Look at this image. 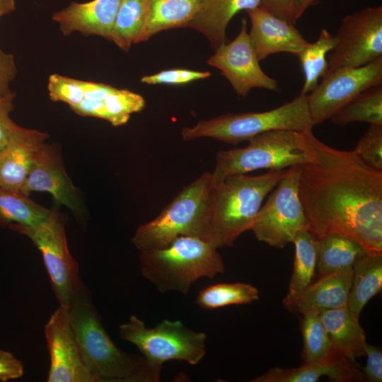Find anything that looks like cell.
<instances>
[{"label": "cell", "mask_w": 382, "mask_h": 382, "mask_svg": "<svg viewBox=\"0 0 382 382\" xmlns=\"http://www.w3.org/2000/svg\"><path fill=\"white\" fill-rule=\"evenodd\" d=\"M313 159L299 166V193L309 230L316 238L337 233L382 254V171L354 151L334 149L312 129L302 132Z\"/></svg>", "instance_id": "cell-1"}, {"label": "cell", "mask_w": 382, "mask_h": 382, "mask_svg": "<svg viewBox=\"0 0 382 382\" xmlns=\"http://www.w3.org/2000/svg\"><path fill=\"white\" fill-rule=\"evenodd\" d=\"M83 365L95 382H157L161 370L112 342L82 281L66 309Z\"/></svg>", "instance_id": "cell-2"}, {"label": "cell", "mask_w": 382, "mask_h": 382, "mask_svg": "<svg viewBox=\"0 0 382 382\" xmlns=\"http://www.w3.org/2000/svg\"><path fill=\"white\" fill-rule=\"evenodd\" d=\"M286 171L234 174L212 185L206 241L216 249L232 246L243 233L251 229L265 197Z\"/></svg>", "instance_id": "cell-3"}, {"label": "cell", "mask_w": 382, "mask_h": 382, "mask_svg": "<svg viewBox=\"0 0 382 382\" xmlns=\"http://www.w3.org/2000/svg\"><path fill=\"white\" fill-rule=\"evenodd\" d=\"M139 259L142 276L162 293L186 295L199 279H212L225 272L217 249L193 236H178L164 248L141 252Z\"/></svg>", "instance_id": "cell-4"}, {"label": "cell", "mask_w": 382, "mask_h": 382, "mask_svg": "<svg viewBox=\"0 0 382 382\" xmlns=\"http://www.w3.org/2000/svg\"><path fill=\"white\" fill-rule=\"evenodd\" d=\"M212 187L211 173L205 172L184 187L158 216L140 225L132 244L144 252L164 248L181 236L206 241Z\"/></svg>", "instance_id": "cell-5"}, {"label": "cell", "mask_w": 382, "mask_h": 382, "mask_svg": "<svg viewBox=\"0 0 382 382\" xmlns=\"http://www.w3.org/2000/svg\"><path fill=\"white\" fill-rule=\"evenodd\" d=\"M313 127L308 105V95L299 94L291 101L263 112L227 113L202 120L192 127H185L184 141L209 137L237 144L272 130L303 132Z\"/></svg>", "instance_id": "cell-6"}, {"label": "cell", "mask_w": 382, "mask_h": 382, "mask_svg": "<svg viewBox=\"0 0 382 382\" xmlns=\"http://www.w3.org/2000/svg\"><path fill=\"white\" fill-rule=\"evenodd\" d=\"M243 148L221 150L212 175L214 185L227 176L260 169L282 170L313 159L302 132L272 130L257 134Z\"/></svg>", "instance_id": "cell-7"}, {"label": "cell", "mask_w": 382, "mask_h": 382, "mask_svg": "<svg viewBox=\"0 0 382 382\" xmlns=\"http://www.w3.org/2000/svg\"><path fill=\"white\" fill-rule=\"evenodd\" d=\"M119 330L123 340L134 345L147 363L159 370L170 360L196 365L206 354L207 335L192 330L180 320L165 319L155 327L148 328L132 315Z\"/></svg>", "instance_id": "cell-8"}, {"label": "cell", "mask_w": 382, "mask_h": 382, "mask_svg": "<svg viewBox=\"0 0 382 382\" xmlns=\"http://www.w3.org/2000/svg\"><path fill=\"white\" fill-rule=\"evenodd\" d=\"M8 226L28 237L40 250L59 306L67 309L81 279L77 262L68 248L64 216L52 209L38 224H11Z\"/></svg>", "instance_id": "cell-9"}, {"label": "cell", "mask_w": 382, "mask_h": 382, "mask_svg": "<svg viewBox=\"0 0 382 382\" xmlns=\"http://www.w3.org/2000/svg\"><path fill=\"white\" fill-rule=\"evenodd\" d=\"M299 166L289 168L261 206L250 229L258 241L283 248L293 242L299 231L308 229L299 197Z\"/></svg>", "instance_id": "cell-10"}, {"label": "cell", "mask_w": 382, "mask_h": 382, "mask_svg": "<svg viewBox=\"0 0 382 382\" xmlns=\"http://www.w3.org/2000/svg\"><path fill=\"white\" fill-rule=\"evenodd\" d=\"M327 56L328 71L359 67L382 57V6L366 7L345 16Z\"/></svg>", "instance_id": "cell-11"}, {"label": "cell", "mask_w": 382, "mask_h": 382, "mask_svg": "<svg viewBox=\"0 0 382 382\" xmlns=\"http://www.w3.org/2000/svg\"><path fill=\"white\" fill-rule=\"evenodd\" d=\"M382 84V57L359 67H342L327 71L308 94L313 125L330 119L340 108L362 91Z\"/></svg>", "instance_id": "cell-12"}, {"label": "cell", "mask_w": 382, "mask_h": 382, "mask_svg": "<svg viewBox=\"0 0 382 382\" xmlns=\"http://www.w3.org/2000/svg\"><path fill=\"white\" fill-rule=\"evenodd\" d=\"M214 51L207 63L221 71L238 96L245 97L255 88L280 91L277 81L266 74L260 67L247 32L245 18L241 21L240 32L235 39Z\"/></svg>", "instance_id": "cell-13"}, {"label": "cell", "mask_w": 382, "mask_h": 382, "mask_svg": "<svg viewBox=\"0 0 382 382\" xmlns=\"http://www.w3.org/2000/svg\"><path fill=\"white\" fill-rule=\"evenodd\" d=\"M50 357L48 382H95L82 361L68 318L66 309L59 307L45 327Z\"/></svg>", "instance_id": "cell-14"}, {"label": "cell", "mask_w": 382, "mask_h": 382, "mask_svg": "<svg viewBox=\"0 0 382 382\" xmlns=\"http://www.w3.org/2000/svg\"><path fill=\"white\" fill-rule=\"evenodd\" d=\"M34 191L50 193L57 203L77 215L83 212L79 192L67 175L59 153L46 144L37 153L21 193L29 196Z\"/></svg>", "instance_id": "cell-15"}, {"label": "cell", "mask_w": 382, "mask_h": 382, "mask_svg": "<svg viewBox=\"0 0 382 382\" xmlns=\"http://www.w3.org/2000/svg\"><path fill=\"white\" fill-rule=\"evenodd\" d=\"M327 376L336 382L366 381L361 367L333 348L323 358L296 368L274 367L252 382H316Z\"/></svg>", "instance_id": "cell-16"}, {"label": "cell", "mask_w": 382, "mask_h": 382, "mask_svg": "<svg viewBox=\"0 0 382 382\" xmlns=\"http://www.w3.org/2000/svg\"><path fill=\"white\" fill-rule=\"evenodd\" d=\"M352 279V268L331 272L296 293H288L283 307L294 313H321L347 306Z\"/></svg>", "instance_id": "cell-17"}, {"label": "cell", "mask_w": 382, "mask_h": 382, "mask_svg": "<svg viewBox=\"0 0 382 382\" xmlns=\"http://www.w3.org/2000/svg\"><path fill=\"white\" fill-rule=\"evenodd\" d=\"M245 12L250 19L249 35L259 61L279 52L296 56L308 43L294 24L260 7Z\"/></svg>", "instance_id": "cell-18"}, {"label": "cell", "mask_w": 382, "mask_h": 382, "mask_svg": "<svg viewBox=\"0 0 382 382\" xmlns=\"http://www.w3.org/2000/svg\"><path fill=\"white\" fill-rule=\"evenodd\" d=\"M48 134L20 126L7 144L0 150V186L21 193L38 151Z\"/></svg>", "instance_id": "cell-19"}, {"label": "cell", "mask_w": 382, "mask_h": 382, "mask_svg": "<svg viewBox=\"0 0 382 382\" xmlns=\"http://www.w3.org/2000/svg\"><path fill=\"white\" fill-rule=\"evenodd\" d=\"M122 0H92L84 3L71 2L55 12L52 20L61 32L67 35L73 32L96 35L109 39Z\"/></svg>", "instance_id": "cell-20"}, {"label": "cell", "mask_w": 382, "mask_h": 382, "mask_svg": "<svg viewBox=\"0 0 382 382\" xmlns=\"http://www.w3.org/2000/svg\"><path fill=\"white\" fill-rule=\"evenodd\" d=\"M264 0H202L188 27L202 33L216 50L227 42L228 23L241 11L260 7Z\"/></svg>", "instance_id": "cell-21"}, {"label": "cell", "mask_w": 382, "mask_h": 382, "mask_svg": "<svg viewBox=\"0 0 382 382\" xmlns=\"http://www.w3.org/2000/svg\"><path fill=\"white\" fill-rule=\"evenodd\" d=\"M333 347L355 360L366 355L367 342L364 329L347 306L319 313Z\"/></svg>", "instance_id": "cell-22"}, {"label": "cell", "mask_w": 382, "mask_h": 382, "mask_svg": "<svg viewBox=\"0 0 382 382\" xmlns=\"http://www.w3.org/2000/svg\"><path fill=\"white\" fill-rule=\"evenodd\" d=\"M202 0H146V21L141 42L166 30L188 27Z\"/></svg>", "instance_id": "cell-23"}, {"label": "cell", "mask_w": 382, "mask_h": 382, "mask_svg": "<svg viewBox=\"0 0 382 382\" xmlns=\"http://www.w3.org/2000/svg\"><path fill=\"white\" fill-rule=\"evenodd\" d=\"M382 289V254L366 253L354 264L347 308L357 318Z\"/></svg>", "instance_id": "cell-24"}, {"label": "cell", "mask_w": 382, "mask_h": 382, "mask_svg": "<svg viewBox=\"0 0 382 382\" xmlns=\"http://www.w3.org/2000/svg\"><path fill=\"white\" fill-rule=\"evenodd\" d=\"M319 241L317 268L321 276L352 268L357 260L367 253L358 241L340 234H329Z\"/></svg>", "instance_id": "cell-25"}, {"label": "cell", "mask_w": 382, "mask_h": 382, "mask_svg": "<svg viewBox=\"0 0 382 382\" xmlns=\"http://www.w3.org/2000/svg\"><path fill=\"white\" fill-rule=\"evenodd\" d=\"M295 256L288 293L300 291L313 279L317 268L320 241L309 230L299 231L294 238Z\"/></svg>", "instance_id": "cell-26"}, {"label": "cell", "mask_w": 382, "mask_h": 382, "mask_svg": "<svg viewBox=\"0 0 382 382\" xmlns=\"http://www.w3.org/2000/svg\"><path fill=\"white\" fill-rule=\"evenodd\" d=\"M146 21V0H122L109 39L123 50L141 42Z\"/></svg>", "instance_id": "cell-27"}, {"label": "cell", "mask_w": 382, "mask_h": 382, "mask_svg": "<svg viewBox=\"0 0 382 382\" xmlns=\"http://www.w3.org/2000/svg\"><path fill=\"white\" fill-rule=\"evenodd\" d=\"M330 119L340 126L355 122L382 125V84L360 93L336 111Z\"/></svg>", "instance_id": "cell-28"}, {"label": "cell", "mask_w": 382, "mask_h": 382, "mask_svg": "<svg viewBox=\"0 0 382 382\" xmlns=\"http://www.w3.org/2000/svg\"><path fill=\"white\" fill-rule=\"evenodd\" d=\"M335 38L326 29L321 30L318 40L308 42L296 55L301 63L304 83L301 94L308 95L318 84L328 71L327 54L333 49Z\"/></svg>", "instance_id": "cell-29"}, {"label": "cell", "mask_w": 382, "mask_h": 382, "mask_svg": "<svg viewBox=\"0 0 382 382\" xmlns=\"http://www.w3.org/2000/svg\"><path fill=\"white\" fill-rule=\"evenodd\" d=\"M50 212V209L31 200L28 196L0 186V225H36L42 222Z\"/></svg>", "instance_id": "cell-30"}, {"label": "cell", "mask_w": 382, "mask_h": 382, "mask_svg": "<svg viewBox=\"0 0 382 382\" xmlns=\"http://www.w3.org/2000/svg\"><path fill=\"white\" fill-rule=\"evenodd\" d=\"M259 299V291L250 284L221 283L202 289L196 303L205 309H214L231 305L246 304Z\"/></svg>", "instance_id": "cell-31"}, {"label": "cell", "mask_w": 382, "mask_h": 382, "mask_svg": "<svg viewBox=\"0 0 382 382\" xmlns=\"http://www.w3.org/2000/svg\"><path fill=\"white\" fill-rule=\"evenodd\" d=\"M301 332L304 363L313 362L325 357L332 348V342L316 312L303 313Z\"/></svg>", "instance_id": "cell-32"}, {"label": "cell", "mask_w": 382, "mask_h": 382, "mask_svg": "<svg viewBox=\"0 0 382 382\" xmlns=\"http://www.w3.org/2000/svg\"><path fill=\"white\" fill-rule=\"evenodd\" d=\"M103 103L108 121L114 126L127 123L132 113L141 111L146 105L141 95L116 88L103 99Z\"/></svg>", "instance_id": "cell-33"}, {"label": "cell", "mask_w": 382, "mask_h": 382, "mask_svg": "<svg viewBox=\"0 0 382 382\" xmlns=\"http://www.w3.org/2000/svg\"><path fill=\"white\" fill-rule=\"evenodd\" d=\"M353 151L366 164L382 171V125H370Z\"/></svg>", "instance_id": "cell-34"}, {"label": "cell", "mask_w": 382, "mask_h": 382, "mask_svg": "<svg viewBox=\"0 0 382 382\" xmlns=\"http://www.w3.org/2000/svg\"><path fill=\"white\" fill-rule=\"evenodd\" d=\"M47 89L50 98L53 101H62L74 106L83 98V91L77 79L59 74L50 76Z\"/></svg>", "instance_id": "cell-35"}, {"label": "cell", "mask_w": 382, "mask_h": 382, "mask_svg": "<svg viewBox=\"0 0 382 382\" xmlns=\"http://www.w3.org/2000/svg\"><path fill=\"white\" fill-rule=\"evenodd\" d=\"M209 71L175 69L163 70L152 75L144 76L141 82L147 84H184L193 81L209 78Z\"/></svg>", "instance_id": "cell-36"}, {"label": "cell", "mask_w": 382, "mask_h": 382, "mask_svg": "<svg viewBox=\"0 0 382 382\" xmlns=\"http://www.w3.org/2000/svg\"><path fill=\"white\" fill-rule=\"evenodd\" d=\"M13 93L5 96H0V150L9 141L13 135L20 127L10 117V112L13 109Z\"/></svg>", "instance_id": "cell-37"}, {"label": "cell", "mask_w": 382, "mask_h": 382, "mask_svg": "<svg viewBox=\"0 0 382 382\" xmlns=\"http://www.w3.org/2000/svg\"><path fill=\"white\" fill-rule=\"evenodd\" d=\"M367 357L366 364L361 368L364 372L366 381L371 382L382 381V352L373 345L367 343L366 355Z\"/></svg>", "instance_id": "cell-38"}, {"label": "cell", "mask_w": 382, "mask_h": 382, "mask_svg": "<svg viewBox=\"0 0 382 382\" xmlns=\"http://www.w3.org/2000/svg\"><path fill=\"white\" fill-rule=\"evenodd\" d=\"M17 72L14 57L0 49V96L13 93L9 87Z\"/></svg>", "instance_id": "cell-39"}, {"label": "cell", "mask_w": 382, "mask_h": 382, "mask_svg": "<svg viewBox=\"0 0 382 382\" xmlns=\"http://www.w3.org/2000/svg\"><path fill=\"white\" fill-rule=\"evenodd\" d=\"M24 368L21 361L11 352L0 349V381L6 382L23 376Z\"/></svg>", "instance_id": "cell-40"}, {"label": "cell", "mask_w": 382, "mask_h": 382, "mask_svg": "<svg viewBox=\"0 0 382 382\" xmlns=\"http://www.w3.org/2000/svg\"><path fill=\"white\" fill-rule=\"evenodd\" d=\"M294 0H264L260 8L295 25L293 18V5Z\"/></svg>", "instance_id": "cell-41"}, {"label": "cell", "mask_w": 382, "mask_h": 382, "mask_svg": "<svg viewBox=\"0 0 382 382\" xmlns=\"http://www.w3.org/2000/svg\"><path fill=\"white\" fill-rule=\"evenodd\" d=\"M70 108L74 112L81 116L108 120L103 100L83 98L80 103Z\"/></svg>", "instance_id": "cell-42"}, {"label": "cell", "mask_w": 382, "mask_h": 382, "mask_svg": "<svg viewBox=\"0 0 382 382\" xmlns=\"http://www.w3.org/2000/svg\"><path fill=\"white\" fill-rule=\"evenodd\" d=\"M83 91L84 98L103 100L115 88L102 83L78 80Z\"/></svg>", "instance_id": "cell-43"}, {"label": "cell", "mask_w": 382, "mask_h": 382, "mask_svg": "<svg viewBox=\"0 0 382 382\" xmlns=\"http://www.w3.org/2000/svg\"><path fill=\"white\" fill-rule=\"evenodd\" d=\"M319 0H294L293 5V18L295 22L311 6L316 5Z\"/></svg>", "instance_id": "cell-44"}, {"label": "cell", "mask_w": 382, "mask_h": 382, "mask_svg": "<svg viewBox=\"0 0 382 382\" xmlns=\"http://www.w3.org/2000/svg\"><path fill=\"white\" fill-rule=\"evenodd\" d=\"M16 9V0H0V18Z\"/></svg>", "instance_id": "cell-45"}]
</instances>
